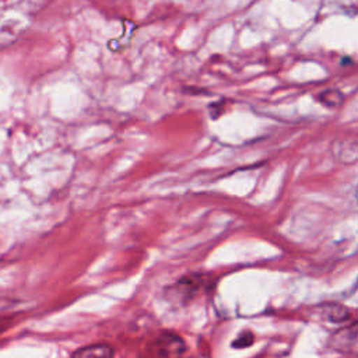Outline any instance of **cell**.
Listing matches in <instances>:
<instances>
[{
	"mask_svg": "<svg viewBox=\"0 0 358 358\" xmlns=\"http://www.w3.org/2000/svg\"><path fill=\"white\" fill-rule=\"evenodd\" d=\"M185 350V344L179 337L175 336H165L158 341V351L165 355H180V352Z\"/></svg>",
	"mask_w": 358,
	"mask_h": 358,
	"instance_id": "obj_2",
	"label": "cell"
},
{
	"mask_svg": "<svg viewBox=\"0 0 358 358\" xmlns=\"http://www.w3.org/2000/svg\"><path fill=\"white\" fill-rule=\"evenodd\" d=\"M324 317L331 322H343L348 317V310L338 305H329L324 308Z\"/></svg>",
	"mask_w": 358,
	"mask_h": 358,
	"instance_id": "obj_4",
	"label": "cell"
},
{
	"mask_svg": "<svg viewBox=\"0 0 358 358\" xmlns=\"http://www.w3.org/2000/svg\"><path fill=\"white\" fill-rule=\"evenodd\" d=\"M317 99H319L323 105H326L327 108H337V106H340V105L343 103L344 96H343V94H341L340 91H337V90H327V91L320 92L319 96H317Z\"/></svg>",
	"mask_w": 358,
	"mask_h": 358,
	"instance_id": "obj_3",
	"label": "cell"
},
{
	"mask_svg": "<svg viewBox=\"0 0 358 358\" xmlns=\"http://www.w3.org/2000/svg\"><path fill=\"white\" fill-rule=\"evenodd\" d=\"M71 358H113V348L108 344H91L77 350Z\"/></svg>",
	"mask_w": 358,
	"mask_h": 358,
	"instance_id": "obj_1",
	"label": "cell"
}]
</instances>
